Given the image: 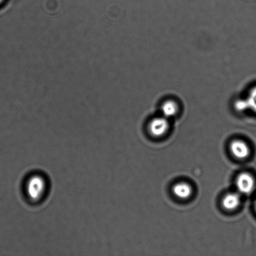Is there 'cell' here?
Segmentation results:
<instances>
[{"instance_id":"6da1fadb","label":"cell","mask_w":256,"mask_h":256,"mask_svg":"<svg viewBox=\"0 0 256 256\" xmlns=\"http://www.w3.org/2000/svg\"><path fill=\"white\" fill-rule=\"evenodd\" d=\"M47 190V182L44 176L40 174L31 176L25 183V192L32 202H38L44 197Z\"/></svg>"},{"instance_id":"7a4b0ae2","label":"cell","mask_w":256,"mask_h":256,"mask_svg":"<svg viewBox=\"0 0 256 256\" xmlns=\"http://www.w3.org/2000/svg\"><path fill=\"white\" fill-rule=\"evenodd\" d=\"M236 185L240 192L243 194H250L254 188V178L248 173H242L237 178Z\"/></svg>"},{"instance_id":"3957f363","label":"cell","mask_w":256,"mask_h":256,"mask_svg":"<svg viewBox=\"0 0 256 256\" xmlns=\"http://www.w3.org/2000/svg\"><path fill=\"white\" fill-rule=\"evenodd\" d=\"M230 150L235 157L239 159H244L250 153V148L246 143L240 140H236L232 142L230 144Z\"/></svg>"},{"instance_id":"277c9868","label":"cell","mask_w":256,"mask_h":256,"mask_svg":"<svg viewBox=\"0 0 256 256\" xmlns=\"http://www.w3.org/2000/svg\"><path fill=\"white\" fill-rule=\"evenodd\" d=\"M169 128V124L164 118H158L152 120L150 124V130L155 136H160L164 134Z\"/></svg>"},{"instance_id":"5b68a950","label":"cell","mask_w":256,"mask_h":256,"mask_svg":"<svg viewBox=\"0 0 256 256\" xmlns=\"http://www.w3.org/2000/svg\"><path fill=\"white\" fill-rule=\"evenodd\" d=\"M240 200L237 193H229L222 200L223 206L228 210H234L239 206Z\"/></svg>"},{"instance_id":"8992f818","label":"cell","mask_w":256,"mask_h":256,"mask_svg":"<svg viewBox=\"0 0 256 256\" xmlns=\"http://www.w3.org/2000/svg\"><path fill=\"white\" fill-rule=\"evenodd\" d=\"M173 192L177 197L180 199H186L192 194V187L187 183L180 182L173 187Z\"/></svg>"},{"instance_id":"52a82bcc","label":"cell","mask_w":256,"mask_h":256,"mask_svg":"<svg viewBox=\"0 0 256 256\" xmlns=\"http://www.w3.org/2000/svg\"><path fill=\"white\" fill-rule=\"evenodd\" d=\"M178 105L174 102L168 101L163 104L162 112L165 117H172L176 114Z\"/></svg>"},{"instance_id":"ba28073f","label":"cell","mask_w":256,"mask_h":256,"mask_svg":"<svg viewBox=\"0 0 256 256\" xmlns=\"http://www.w3.org/2000/svg\"><path fill=\"white\" fill-rule=\"evenodd\" d=\"M248 108H250L253 111L256 112V86L253 88L250 92L249 98L246 100Z\"/></svg>"},{"instance_id":"9c48e42d","label":"cell","mask_w":256,"mask_h":256,"mask_svg":"<svg viewBox=\"0 0 256 256\" xmlns=\"http://www.w3.org/2000/svg\"><path fill=\"white\" fill-rule=\"evenodd\" d=\"M2 0H0V4L2 2Z\"/></svg>"},{"instance_id":"30bf717a","label":"cell","mask_w":256,"mask_h":256,"mask_svg":"<svg viewBox=\"0 0 256 256\" xmlns=\"http://www.w3.org/2000/svg\"></svg>"}]
</instances>
